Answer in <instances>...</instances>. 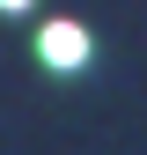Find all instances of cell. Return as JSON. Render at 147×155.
Segmentation results:
<instances>
[{"instance_id":"1","label":"cell","mask_w":147,"mask_h":155,"mask_svg":"<svg viewBox=\"0 0 147 155\" xmlns=\"http://www.w3.org/2000/svg\"><path fill=\"white\" fill-rule=\"evenodd\" d=\"M44 59H52V67H81V59H88V30H81V22H52V30H44Z\"/></svg>"},{"instance_id":"2","label":"cell","mask_w":147,"mask_h":155,"mask_svg":"<svg viewBox=\"0 0 147 155\" xmlns=\"http://www.w3.org/2000/svg\"><path fill=\"white\" fill-rule=\"evenodd\" d=\"M0 8H30V0H0Z\"/></svg>"}]
</instances>
